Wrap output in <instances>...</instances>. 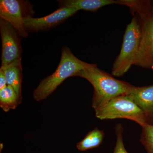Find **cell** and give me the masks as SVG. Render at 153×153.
Returning <instances> with one entry per match:
<instances>
[{"instance_id": "cell-1", "label": "cell", "mask_w": 153, "mask_h": 153, "mask_svg": "<svg viewBox=\"0 0 153 153\" xmlns=\"http://www.w3.org/2000/svg\"><path fill=\"white\" fill-rule=\"evenodd\" d=\"M76 76L86 79L93 86L92 107L94 111L115 97L128 94L134 87L128 82L116 79L95 63L79 71Z\"/></svg>"}, {"instance_id": "cell-2", "label": "cell", "mask_w": 153, "mask_h": 153, "mask_svg": "<svg viewBox=\"0 0 153 153\" xmlns=\"http://www.w3.org/2000/svg\"><path fill=\"white\" fill-rule=\"evenodd\" d=\"M91 64L78 59L69 47H63L57 69L53 74L41 81L33 92V98L38 102L46 99L65 79L71 76H75L78 72Z\"/></svg>"}, {"instance_id": "cell-3", "label": "cell", "mask_w": 153, "mask_h": 153, "mask_svg": "<svg viewBox=\"0 0 153 153\" xmlns=\"http://www.w3.org/2000/svg\"><path fill=\"white\" fill-rule=\"evenodd\" d=\"M141 38V29L139 20L136 15H134L131 22L126 28L120 52L113 64V76H123L134 65Z\"/></svg>"}, {"instance_id": "cell-4", "label": "cell", "mask_w": 153, "mask_h": 153, "mask_svg": "<svg viewBox=\"0 0 153 153\" xmlns=\"http://www.w3.org/2000/svg\"><path fill=\"white\" fill-rule=\"evenodd\" d=\"M94 111L96 117L101 120L126 119L141 127L147 124L143 111L127 94L112 99Z\"/></svg>"}, {"instance_id": "cell-5", "label": "cell", "mask_w": 153, "mask_h": 153, "mask_svg": "<svg viewBox=\"0 0 153 153\" xmlns=\"http://www.w3.org/2000/svg\"><path fill=\"white\" fill-rule=\"evenodd\" d=\"M2 42L1 66L4 67L22 58L20 37L16 30L4 19H0Z\"/></svg>"}, {"instance_id": "cell-6", "label": "cell", "mask_w": 153, "mask_h": 153, "mask_svg": "<svg viewBox=\"0 0 153 153\" xmlns=\"http://www.w3.org/2000/svg\"><path fill=\"white\" fill-rule=\"evenodd\" d=\"M138 19L141 38L134 65L153 70V14Z\"/></svg>"}, {"instance_id": "cell-7", "label": "cell", "mask_w": 153, "mask_h": 153, "mask_svg": "<svg viewBox=\"0 0 153 153\" xmlns=\"http://www.w3.org/2000/svg\"><path fill=\"white\" fill-rule=\"evenodd\" d=\"M27 3L19 0H1L0 17L9 22L16 30L22 38H27L28 36L24 23L25 17L29 16L27 12Z\"/></svg>"}, {"instance_id": "cell-8", "label": "cell", "mask_w": 153, "mask_h": 153, "mask_svg": "<svg viewBox=\"0 0 153 153\" xmlns=\"http://www.w3.org/2000/svg\"><path fill=\"white\" fill-rule=\"evenodd\" d=\"M78 10L74 8L61 7L49 15L41 18L29 16L24 19L25 30L27 33L47 30L59 25L76 13Z\"/></svg>"}, {"instance_id": "cell-9", "label": "cell", "mask_w": 153, "mask_h": 153, "mask_svg": "<svg viewBox=\"0 0 153 153\" xmlns=\"http://www.w3.org/2000/svg\"><path fill=\"white\" fill-rule=\"evenodd\" d=\"M127 95L142 110L147 123H153V85L140 87L134 86Z\"/></svg>"}, {"instance_id": "cell-10", "label": "cell", "mask_w": 153, "mask_h": 153, "mask_svg": "<svg viewBox=\"0 0 153 153\" xmlns=\"http://www.w3.org/2000/svg\"><path fill=\"white\" fill-rule=\"evenodd\" d=\"M22 58L16 60L7 66L1 67L0 69L4 72L7 84L15 91L20 104L22 101V84L23 78Z\"/></svg>"}, {"instance_id": "cell-11", "label": "cell", "mask_w": 153, "mask_h": 153, "mask_svg": "<svg viewBox=\"0 0 153 153\" xmlns=\"http://www.w3.org/2000/svg\"><path fill=\"white\" fill-rule=\"evenodd\" d=\"M60 8H74L79 10L95 12L102 7L117 4L115 0H61L58 1Z\"/></svg>"}, {"instance_id": "cell-12", "label": "cell", "mask_w": 153, "mask_h": 153, "mask_svg": "<svg viewBox=\"0 0 153 153\" xmlns=\"http://www.w3.org/2000/svg\"><path fill=\"white\" fill-rule=\"evenodd\" d=\"M117 4L128 7L133 15H136L139 18L146 16L152 13V1L117 0Z\"/></svg>"}, {"instance_id": "cell-13", "label": "cell", "mask_w": 153, "mask_h": 153, "mask_svg": "<svg viewBox=\"0 0 153 153\" xmlns=\"http://www.w3.org/2000/svg\"><path fill=\"white\" fill-rule=\"evenodd\" d=\"M104 135L103 131L96 128L76 144V149L80 152H84L97 147L102 143Z\"/></svg>"}, {"instance_id": "cell-14", "label": "cell", "mask_w": 153, "mask_h": 153, "mask_svg": "<svg viewBox=\"0 0 153 153\" xmlns=\"http://www.w3.org/2000/svg\"><path fill=\"white\" fill-rule=\"evenodd\" d=\"M20 104L16 94L10 86L7 85L0 90V107L4 111L16 109Z\"/></svg>"}, {"instance_id": "cell-15", "label": "cell", "mask_w": 153, "mask_h": 153, "mask_svg": "<svg viewBox=\"0 0 153 153\" xmlns=\"http://www.w3.org/2000/svg\"><path fill=\"white\" fill-rule=\"evenodd\" d=\"M142 128L140 142L147 153H153V123L146 124Z\"/></svg>"}, {"instance_id": "cell-16", "label": "cell", "mask_w": 153, "mask_h": 153, "mask_svg": "<svg viewBox=\"0 0 153 153\" xmlns=\"http://www.w3.org/2000/svg\"><path fill=\"white\" fill-rule=\"evenodd\" d=\"M117 136V141L113 153H128L126 150L123 143V128L121 123H118L115 127Z\"/></svg>"}, {"instance_id": "cell-17", "label": "cell", "mask_w": 153, "mask_h": 153, "mask_svg": "<svg viewBox=\"0 0 153 153\" xmlns=\"http://www.w3.org/2000/svg\"><path fill=\"white\" fill-rule=\"evenodd\" d=\"M7 84V80L4 72L0 69V90L5 87Z\"/></svg>"}, {"instance_id": "cell-18", "label": "cell", "mask_w": 153, "mask_h": 153, "mask_svg": "<svg viewBox=\"0 0 153 153\" xmlns=\"http://www.w3.org/2000/svg\"><path fill=\"white\" fill-rule=\"evenodd\" d=\"M152 13L153 14V1H152Z\"/></svg>"}]
</instances>
